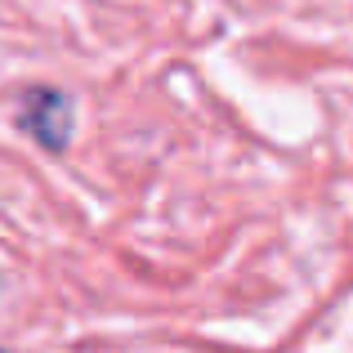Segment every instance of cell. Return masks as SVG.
<instances>
[{
	"label": "cell",
	"mask_w": 353,
	"mask_h": 353,
	"mask_svg": "<svg viewBox=\"0 0 353 353\" xmlns=\"http://www.w3.org/2000/svg\"><path fill=\"white\" fill-rule=\"evenodd\" d=\"M23 125L32 130L45 148H63L72 139V103L59 90H36V94H27Z\"/></svg>",
	"instance_id": "cell-1"
}]
</instances>
